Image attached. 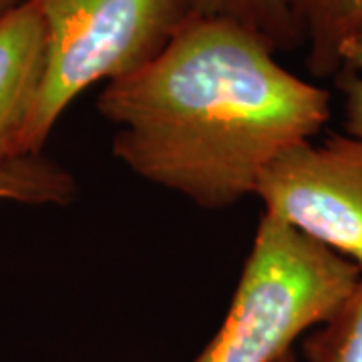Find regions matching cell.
Masks as SVG:
<instances>
[{
  "instance_id": "11",
  "label": "cell",
  "mask_w": 362,
  "mask_h": 362,
  "mask_svg": "<svg viewBox=\"0 0 362 362\" xmlns=\"http://www.w3.org/2000/svg\"><path fill=\"white\" fill-rule=\"evenodd\" d=\"M362 75V28L344 45L342 49V69Z\"/></svg>"
},
{
  "instance_id": "8",
  "label": "cell",
  "mask_w": 362,
  "mask_h": 362,
  "mask_svg": "<svg viewBox=\"0 0 362 362\" xmlns=\"http://www.w3.org/2000/svg\"><path fill=\"white\" fill-rule=\"evenodd\" d=\"M77 183L73 175L51 159L25 156L0 168V199L35 204V206H63L73 202Z\"/></svg>"
},
{
  "instance_id": "2",
  "label": "cell",
  "mask_w": 362,
  "mask_h": 362,
  "mask_svg": "<svg viewBox=\"0 0 362 362\" xmlns=\"http://www.w3.org/2000/svg\"><path fill=\"white\" fill-rule=\"evenodd\" d=\"M361 270L272 214H262L232 304L194 362H276L330 318Z\"/></svg>"
},
{
  "instance_id": "13",
  "label": "cell",
  "mask_w": 362,
  "mask_h": 362,
  "mask_svg": "<svg viewBox=\"0 0 362 362\" xmlns=\"http://www.w3.org/2000/svg\"><path fill=\"white\" fill-rule=\"evenodd\" d=\"M276 362H298L296 354H294V350H290V352H286L282 358H278Z\"/></svg>"
},
{
  "instance_id": "4",
  "label": "cell",
  "mask_w": 362,
  "mask_h": 362,
  "mask_svg": "<svg viewBox=\"0 0 362 362\" xmlns=\"http://www.w3.org/2000/svg\"><path fill=\"white\" fill-rule=\"evenodd\" d=\"M256 197L312 242L352 262L362 274V143L332 135L288 149L259 175Z\"/></svg>"
},
{
  "instance_id": "1",
  "label": "cell",
  "mask_w": 362,
  "mask_h": 362,
  "mask_svg": "<svg viewBox=\"0 0 362 362\" xmlns=\"http://www.w3.org/2000/svg\"><path fill=\"white\" fill-rule=\"evenodd\" d=\"M246 26L187 16L141 69L105 85L113 156L141 180L221 211L256 194L272 161L312 141L330 93L280 65Z\"/></svg>"
},
{
  "instance_id": "7",
  "label": "cell",
  "mask_w": 362,
  "mask_h": 362,
  "mask_svg": "<svg viewBox=\"0 0 362 362\" xmlns=\"http://www.w3.org/2000/svg\"><path fill=\"white\" fill-rule=\"evenodd\" d=\"M183 16L226 18L246 26L270 45L274 52L296 49L300 33L284 0H177Z\"/></svg>"
},
{
  "instance_id": "3",
  "label": "cell",
  "mask_w": 362,
  "mask_h": 362,
  "mask_svg": "<svg viewBox=\"0 0 362 362\" xmlns=\"http://www.w3.org/2000/svg\"><path fill=\"white\" fill-rule=\"evenodd\" d=\"M47 33L45 77L23 137L39 156L66 107L149 63L185 18L177 0H33Z\"/></svg>"
},
{
  "instance_id": "6",
  "label": "cell",
  "mask_w": 362,
  "mask_h": 362,
  "mask_svg": "<svg viewBox=\"0 0 362 362\" xmlns=\"http://www.w3.org/2000/svg\"><path fill=\"white\" fill-rule=\"evenodd\" d=\"M314 77H337L342 49L362 28V0H284Z\"/></svg>"
},
{
  "instance_id": "10",
  "label": "cell",
  "mask_w": 362,
  "mask_h": 362,
  "mask_svg": "<svg viewBox=\"0 0 362 362\" xmlns=\"http://www.w3.org/2000/svg\"><path fill=\"white\" fill-rule=\"evenodd\" d=\"M337 83L344 103L346 133L362 143V75L340 71L337 75Z\"/></svg>"
},
{
  "instance_id": "9",
  "label": "cell",
  "mask_w": 362,
  "mask_h": 362,
  "mask_svg": "<svg viewBox=\"0 0 362 362\" xmlns=\"http://www.w3.org/2000/svg\"><path fill=\"white\" fill-rule=\"evenodd\" d=\"M306 362H362V276L337 312L302 342Z\"/></svg>"
},
{
  "instance_id": "12",
  "label": "cell",
  "mask_w": 362,
  "mask_h": 362,
  "mask_svg": "<svg viewBox=\"0 0 362 362\" xmlns=\"http://www.w3.org/2000/svg\"><path fill=\"white\" fill-rule=\"evenodd\" d=\"M18 2H23V0H0V13L6 11V8H11L14 4H18Z\"/></svg>"
},
{
  "instance_id": "5",
  "label": "cell",
  "mask_w": 362,
  "mask_h": 362,
  "mask_svg": "<svg viewBox=\"0 0 362 362\" xmlns=\"http://www.w3.org/2000/svg\"><path fill=\"white\" fill-rule=\"evenodd\" d=\"M47 33L33 0L0 13V168L23 156L45 77Z\"/></svg>"
}]
</instances>
